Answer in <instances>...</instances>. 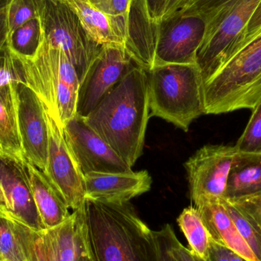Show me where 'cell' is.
Here are the masks:
<instances>
[{"instance_id":"cell-1","label":"cell","mask_w":261,"mask_h":261,"mask_svg":"<svg viewBox=\"0 0 261 261\" xmlns=\"http://www.w3.org/2000/svg\"><path fill=\"white\" fill-rule=\"evenodd\" d=\"M149 113L147 73L134 64L84 119L132 167L142 153Z\"/></svg>"},{"instance_id":"cell-2","label":"cell","mask_w":261,"mask_h":261,"mask_svg":"<svg viewBox=\"0 0 261 261\" xmlns=\"http://www.w3.org/2000/svg\"><path fill=\"white\" fill-rule=\"evenodd\" d=\"M81 208L92 261H160L153 231L128 202L86 198Z\"/></svg>"},{"instance_id":"cell-3","label":"cell","mask_w":261,"mask_h":261,"mask_svg":"<svg viewBox=\"0 0 261 261\" xmlns=\"http://www.w3.org/2000/svg\"><path fill=\"white\" fill-rule=\"evenodd\" d=\"M260 0H185L175 16H194L205 23L196 55L203 82L245 46V31Z\"/></svg>"},{"instance_id":"cell-4","label":"cell","mask_w":261,"mask_h":261,"mask_svg":"<svg viewBox=\"0 0 261 261\" xmlns=\"http://www.w3.org/2000/svg\"><path fill=\"white\" fill-rule=\"evenodd\" d=\"M23 83L32 89L57 122L64 123L76 114L80 78L62 49L50 44L43 29L36 55L19 58Z\"/></svg>"},{"instance_id":"cell-5","label":"cell","mask_w":261,"mask_h":261,"mask_svg":"<svg viewBox=\"0 0 261 261\" xmlns=\"http://www.w3.org/2000/svg\"><path fill=\"white\" fill-rule=\"evenodd\" d=\"M150 116L188 132L205 114L203 80L197 64H165L147 71Z\"/></svg>"},{"instance_id":"cell-6","label":"cell","mask_w":261,"mask_h":261,"mask_svg":"<svg viewBox=\"0 0 261 261\" xmlns=\"http://www.w3.org/2000/svg\"><path fill=\"white\" fill-rule=\"evenodd\" d=\"M205 115L254 110L261 102V29L203 84Z\"/></svg>"},{"instance_id":"cell-7","label":"cell","mask_w":261,"mask_h":261,"mask_svg":"<svg viewBox=\"0 0 261 261\" xmlns=\"http://www.w3.org/2000/svg\"><path fill=\"white\" fill-rule=\"evenodd\" d=\"M42 22L46 38L64 50L74 65L81 82L102 45L89 37L74 12L58 0H46Z\"/></svg>"},{"instance_id":"cell-8","label":"cell","mask_w":261,"mask_h":261,"mask_svg":"<svg viewBox=\"0 0 261 261\" xmlns=\"http://www.w3.org/2000/svg\"><path fill=\"white\" fill-rule=\"evenodd\" d=\"M134 64L123 44L101 46L80 82L76 114L87 117Z\"/></svg>"},{"instance_id":"cell-9","label":"cell","mask_w":261,"mask_h":261,"mask_svg":"<svg viewBox=\"0 0 261 261\" xmlns=\"http://www.w3.org/2000/svg\"><path fill=\"white\" fill-rule=\"evenodd\" d=\"M44 114L48 130V152L47 165L43 173L69 208L75 211L85 201L84 175L69 148L62 127L45 108Z\"/></svg>"},{"instance_id":"cell-10","label":"cell","mask_w":261,"mask_h":261,"mask_svg":"<svg viewBox=\"0 0 261 261\" xmlns=\"http://www.w3.org/2000/svg\"><path fill=\"white\" fill-rule=\"evenodd\" d=\"M64 138L84 175L124 173L132 167L78 114L64 123Z\"/></svg>"},{"instance_id":"cell-11","label":"cell","mask_w":261,"mask_h":261,"mask_svg":"<svg viewBox=\"0 0 261 261\" xmlns=\"http://www.w3.org/2000/svg\"><path fill=\"white\" fill-rule=\"evenodd\" d=\"M236 154L234 146L208 144L189 158L185 167L193 202L202 197L225 198Z\"/></svg>"},{"instance_id":"cell-12","label":"cell","mask_w":261,"mask_h":261,"mask_svg":"<svg viewBox=\"0 0 261 261\" xmlns=\"http://www.w3.org/2000/svg\"><path fill=\"white\" fill-rule=\"evenodd\" d=\"M15 90L18 132L24 158L44 172L48 152V130L44 106L24 83L15 84Z\"/></svg>"},{"instance_id":"cell-13","label":"cell","mask_w":261,"mask_h":261,"mask_svg":"<svg viewBox=\"0 0 261 261\" xmlns=\"http://www.w3.org/2000/svg\"><path fill=\"white\" fill-rule=\"evenodd\" d=\"M204 33L205 23L198 17H176L161 23L153 66L196 64V55Z\"/></svg>"},{"instance_id":"cell-14","label":"cell","mask_w":261,"mask_h":261,"mask_svg":"<svg viewBox=\"0 0 261 261\" xmlns=\"http://www.w3.org/2000/svg\"><path fill=\"white\" fill-rule=\"evenodd\" d=\"M23 161L0 155V212L31 228L42 231L44 228L32 198Z\"/></svg>"},{"instance_id":"cell-15","label":"cell","mask_w":261,"mask_h":261,"mask_svg":"<svg viewBox=\"0 0 261 261\" xmlns=\"http://www.w3.org/2000/svg\"><path fill=\"white\" fill-rule=\"evenodd\" d=\"M86 198L109 203H125L149 191L152 179L147 170L84 175Z\"/></svg>"},{"instance_id":"cell-16","label":"cell","mask_w":261,"mask_h":261,"mask_svg":"<svg viewBox=\"0 0 261 261\" xmlns=\"http://www.w3.org/2000/svg\"><path fill=\"white\" fill-rule=\"evenodd\" d=\"M193 203L199 210L213 241L248 260L259 261L239 234L222 199L202 197Z\"/></svg>"},{"instance_id":"cell-17","label":"cell","mask_w":261,"mask_h":261,"mask_svg":"<svg viewBox=\"0 0 261 261\" xmlns=\"http://www.w3.org/2000/svg\"><path fill=\"white\" fill-rule=\"evenodd\" d=\"M67 5L79 18L84 30L99 45L123 44L128 39L129 29L120 20L106 15L88 0H58Z\"/></svg>"},{"instance_id":"cell-18","label":"cell","mask_w":261,"mask_h":261,"mask_svg":"<svg viewBox=\"0 0 261 261\" xmlns=\"http://www.w3.org/2000/svg\"><path fill=\"white\" fill-rule=\"evenodd\" d=\"M32 198L44 229L54 228L71 215L68 205L43 171L24 158L23 161Z\"/></svg>"},{"instance_id":"cell-19","label":"cell","mask_w":261,"mask_h":261,"mask_svg":"<svg viewBox=\"0 0 261 261\" xmlns=\"http://www.w3.org/2000/svg\"><path fill=\"white\" fill-rule=\"evenodd\" d=\"M48 261H76L83 238L79 210L58 226L41 231Z\"/></svg>"},{"instance_id":"cell-20","label":"cell","mask_w":261,"mask_h":261,"mask_svg":"<svg viewBox=\"0 0 261 261\" xmlns=\"http://www.w3.org/2000/svg\"><path fill=\"white\" fill-rule=\"evenodd\" d=\"M261 193V155L238 153L231 166L224 199L236 200Z\"/></svg>"},{"instance_id":"cell-21","label":"cell","mask_w":261,"mask_h":261,"mask_svg":"<svg viewBox=\"0 0 261 261\" xmlns=\"http://www.w3.org/2000/svg\"><path fill=\"white\" fill-rule=\"evenodd\" d=\"M15 84L0 87V147L5 154L24 160L18 132Z\"/></svg>"},{"instance_id":"cell-22","label":"cell","mask_w":261,"mask_h":261,"mask_svg":"<svg viewBox=\"0 0 261 261\" xmlns=\"http://www.w3.org/2000/svg\"><path fill=\"white\" fill-rule=\"evenodd\" d=\"M177 223L188 242L189 249L202 260L208 261L213 239L199 210L195 206L184 208Z\"/></svg>"},{"instance_id":"cell-23","label":"cell","mask_w":261,"mask_h":261,"mask_svg":"<svg viewBox=\"0 0 261 261\" xmlns=\"http://www.w3.org/2000/svg\"><path fill=\"white\" fill-rule=\"evenodd\" d=\"M42 19L30 20L8 37V45L17 58L30 59L36 55L42 38Z\"/></svg>"},{"instance_id":"cell-24","label":"cell","mask_w":261,"mask_h":261,"mask_svg":"<svg viewBox=\"0 0 261 261\" xmlns=\"http://www.w3.org/2000/svg\"><path fill=\"white\" fill-rule=\"evenodd\" d=\"M45 6L46 0H12L8 11L7 38L30 20L42 19Z\"/></svg>"},{"instance_id":"cell-25","label":"cell","mask_w":261,"mask_h":261,"mask_svg":"<svg viewBox=\"0 0 261 261\" xmlns=\"http://www.w3.org/2000/svg\"><path fill=\"white\" fill-rule=\"evenodd\" d=\"M222 202L234 222L239 234L258 260L261 261L260 228L230 201L222 199Z\"/></svg>"},{"instance_id":"cell-26","label":"cell","mask_w":261,"mask_h":261,"mask_svg":"<svg viewBox=\"0 0 261 261\" xmlns=\"http://www.w3.org/2000/svg\"><path fill=\"white\" fill-rule=\"evenodd\" d=\"M0 261H27L9 216L0 212Z\"/></svg>"},{"instance_id":"cell-27","label":"cell","mask_w":261,"mask_h":261,"mask_svg":"<svg viewBox=\"0 0 261 261\" xmlns=\"http://www.w3.org/2000/svg\"><path fill=\"white\" fill-rule=\"evenodd\" d=\"M9 218L13 223L14 228L27 260L48 261L44 250L41 231L31 228L18 220Z\"/></svg>"},{"instance_id":"cell-28","label":"cell","mask_w":261,"mask_h":261,"mask_svg":"<svg viewBox=\"0 0 261 261\" xmlns=\"http://www.w3.org/2000/svg\"><path fill=\"white\" fill-rule=\"evenodd\" d=\"M234 147L240 154L261 155V102L253 110L248 125Z\"/></svg>"},{"instance_id":"cell-29","label":"cell","mask_w":261,"mask_h":261,"mask_svg":"<svg viewBox=\"0 0 261 261\" xmlns=\"http://www.w3.org/2000/svg\"><path fill=\"white\" fill-rule=\"evenodd\" d=\"M18 83H23L21 64L6 40L0 44V87Z\"/></svg>"},{"instance_id":"cell-30","label":"cell","mask_w":261,"mask_h":261,"mask_svg":"<svg viewBox=\"0 0 261 261\" xmlns=\"http://www.w3.org/2000/svg\"><path fill=\"white\" fill-rule=\"evenodd\" d=\"M106 15L123 21L129 29V17L133 0H88Z\"/></svg>"},{"instance_id":"cell-31","label":"cell","mask_w":261,"mask_h":261,"mask_svg":"<svg viewBox=\"0 0 261 261\" xmlns=\"http://www.w3.org/2000/svg\"><path fill=\"white\" fill-rule=\"evenodd\" d=\"M228 201L255 222L261 230V193L249 197Z\"/></svg>"},{"instance_id":"cell-32","label":"cell","mask_w":261,"mask_h":261,"mask_svg":"<svg viewBox=\"0 0 261 261\" xmlns=\"http://www.w3.org/2000/svg\"><path fill=\"white\" fill-rule=\"evenodd\" d=\"M172 230L171 225L167 224L159 231H153L158 244L160 261H177L171 251L170 233Z\"/></svg>"},{"instance_id":"cell-33","label":"cell","mask_w":261,"mask_h":261,"mask_svg":"<svg viewBox=\"0 0 261 261\" xmlns=\"http://www.w3.org/2000/svg\"><path fill=\"white\" fill-rule=\"evenodd\" d=\"M170 244H171V251L173 256L177 261H205L200 257L193 254L189 248H186L178 240L174 230H172L170 233Z\"/></svg>"},{"instance_id":"cell-34","label":"cell","mask_w":261,"mask_h":261,"mask_svg":"<svg viewBox=\"0 0 261 261\" xmlns=\"http://www.w3.org/2000/svg\"><path fill=\"white\" fill-rule=\"evenodd\" d=\"M141 2L150 22L158 25L165 0H141Z\"/></svg>"},{"instance_id":"cell-35","label":"cell","mask_w":261,"mask_h":261,"mask_svg":"<svg viewBox=\"0 0 261 261\" xmlns=\"http://www.w3.org/2000/svg\"><path fill=\"white\" fill-rule=\"evenodd\" d=\"M261 29V0L257 6V9L254 11L252 17L250 19L245 31V45L249 42L250 40L256 35Z\"/></svg>"},{"instance_id":"cell-36","label":"cell","mask_w":261,"mask_h":261,"mask_svg":"<svg viewBox=\"0 0 261 261\" xmlns=\"http://www.w3.org/2000/svg\"><path fill=\"white\" fill-rule=\"evenodd\" d=\"M185 0H165L164 7L161 11L158 25L164 21L172 19L179 10Z\"/></svg>"},{"instance_id":"cell-37","label":"cell","mask_w":261,"mask_h":261,"mask_svg":"<svg viewBox=\"0 0 261 261\" xmlns=\"http://www.w3.org/2000/svg\"><path fill=\"white\" fill-rule=\"evenodd\" d=\"M12 0H0V44L6 41L8 35V11Z\"/></svg>"},{"instance_id":"cell-38","label":"cell","mask_w":261,"mask_h":261,"mask_svg":"<svg viewBox=\"0 0 261 261\" xmlns=\"http://www.w3.org/2000/svg\"><path fill=\"white\" fill-rule=\"evenodd\" d=\"M81 213V220H82L83 238L81 242V249H80L79 256L76 261H92L89 252L88 245H87V239H86L85 229H84V221H83L82 212L81 207L78 208Z\"/></svg>"},{"instance_id":"cell-39","label":"cell","mask_w":261,"mask_h":261,"mask_svg":"<svg viewBox=\"0 0 261 261\" xmlns=\"http://www.w3.org/2000/svg\"><path fill=\"white\" fill-rule=\"evenodd\" d=\"M229 261H249L229 250Z\"/></svg>"},{"instance_id":"cell-40","label":"cell","mask_w":261,"mask_h":261,"mask_svg":"<svg viewBox=\"0 0 261 261\" xmlns=\"http://www.w3.org/2000/svg\"><path fill=\"white\" fill-rule=\"evenodd\" d=\"M0 155H6L4 153V152H3V150H2L1 147H0Z\"/></svg>"}]
</instances>
